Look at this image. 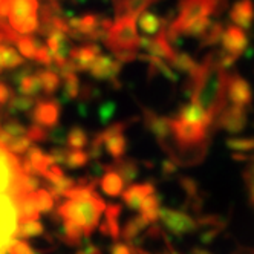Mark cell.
Segmentation results:
<instances>
[{
	"label": "cell",
	"mask_w": 254,
	"mask_h": 254,
	"mask_svg": "<svg viewBox=\"0 0 254 254\" xmlns=\"http://www.w3.org/2000/svg\"><path fill=\"white\" fill-rule=\"evenodd\" d=\"M34 60L40 63V64H45V66H51L52 64V54L49 52V49L43 45H40V48L35 52V57Z\"/></svg>",
	"instance_id": "obj_29"
},
{
	"label": "cell",
	"mask_w": 254,
	"mask_h": 254,
	"mask_svg": "<svg viewBox=\"0 0 254 254\" xmlns=\"http://www.w3.org/2000/svg\"><path fill=\"white\" fill-rule=\"evenodd\" d=\"M136 17H118L107 32L104 39L106 46L112 51V54L123 51H136L139 45V37L136 34Z\"/></svg>",
	"instance_id": "obj_4"
},
{
	"label": "cell",
	"mask_w": 254,
	"mask_h": 254,
	"mask_svg": "<svg viewBox=\"0 0 254 254\" xmlns=\"http://www.w3.org/2000/svg\"><path fill=\"white\" fill-rule=\"evenodd\" d=\"M63 78V100H74L80 95V80L77 72L67 74Z\"/></svg>",
	"instance_id": "obj_16"
},
{
	"label": "cell",
	"mask_w": 254,
	"mask_h": 254,
	"mask_svg": "<svg viewBox=\"0 0 254 254\" xmlns=\"http://www.w3.org/2000/svg\"><path fill=\"white\" fill-rule=\"evenodd\" d=\"M101 54V48L97 43H87L78 48H72L70 54H69V60L74 64L77 72H83V70H89L90 64L94 63V60Z\"/></svg>",
	"instance_id": "obj_7"
},
{
	"label": "cell",
	"mask_w": 254,
	"mask_h": 254,
	"mask_svg": "<svg viewBox=\"0 0 254 254\" xmlns=\"http://www.w3.org/2000/svg\"><path fill=\"white\" fill-rule=\"evenodd\" d=\"M5 70V64H3V56H2V45H0V74Z\"/></svg>",
	"instance_id": "obj_35"
},
{
	"label": "cell",
	"mask_w": 254,
	"mask_h": 254,
	"mask_svg": "<svg viewBox=\"0 0 254 254\" xmlns=\"http://www.w3.org/2000/svg\"><path fill=\"white\" fill-rule=\"evenodd\" d=\"M2 130H3L5 133H8L9 136H12V138L26 135V129L23 127V124H20L19 121H15V120L6 121V123L2 126Z\"/></svg>",
	"instance_id": "obj_26"
},
{
	"label": "cell",
	"mask_w": 254,
	"mask_h": 254,
	"mask_svg": "<svg viewBox=\"0 0 254 254\" xmlns=\"http://www.w3.org/2000/svg\"><path fill=\"white\" fill-rule=\"evenodd\" d=\"M121 66L123 63H120L114 56H104V54H100V56L94 60V63L90 64L89 72L90 75L97 80H117L118 74L121 72Z\"/></svg>",
	"instance_id": "obj_6"
},
{
	"label": "cell",
	"mask_w": 254,
	"mask_h": 254,
	"mask_svg": "<svg viewBox=\"0 0 254 254\" xmlns=\"http://www.w3.org/2000/svg\"><path fill=\"white\" fill-rule=\"evenodd\" d=\"M31 146H32V141L26 135H23V136L12 138L5 146V150H8L12 155H23V153L28 152V149Z\"/></svg>",
	"instance_id": "obj_22"
},
{
	"label": "cell",
	"mask_w": 254,
	"mask_h": 254,
	"mask_svg": "<svg viewBox=\"0 0 254 254\" xmlns=\"http://www.w3.org/2000/svg\"><path fill=\"white\" fill-rule=\"evenodd\" d=\"M248 187H250V193H251V201L254 205V156H253L251 166L248 170Z\"/></svg>",
	"instance_id": "obj_33"
},
{
	"label": "cell",
	"mask_w": 254,
	"mask_h": 254,
	"mask_svg": "<svg viewBox=\"0 0 254 254\" xmlns=\"http://www.w3.org/2000/svg\"><path fill=\"white\" fill-rule=\"evenodd\" d=\"M121 205L112 204V205H106L104 208V222L100 227V231L107 236L111 239H118L120 238V225L118 219L121 214Z\"/></svg>",
	"instance_id": "obj_8"
},
{
	"label": "cell",
	"mask_w": 254,
	"mask_h": 254,
	"mask_svg": "<svg viewBox=\"0 0 254 254\" xmlns=\"http://www.w3.org/2000/svg\"><path fill=\"white\" fill-rule=\"evenodd\" d=\"M8 112L9 114H22V112H29L34 107V100L31 97H12L8 103Z\"/></svg>",
	"instance_id": "obj_21"
},
{
	"label": "cell",
	"mask_w": 254,
	"mask_h": 254,
	"mask_svg": "<svg viewBox=\"0 0 254 254\" xmlns=\"http://www.w3.org/2000/svg\"><path fill=\"white\" fill-rule=\"evenodd\" d=\"M45 228L39 221H20L17 225L15 238H34L43 234Z\"/></svg>",
	"instance_id": "obj_15"
},
{
	"label": "cell",
	"mask_w": 254,
	"mask_h": 254,
	"mask_svg": "<svg viewBox=\"0 0 254 254\" xmlns=\"http://www.w3.org/2000/svg\"><path fill=\"white\" fill-rule=\"evenodd\" d=\"M26 136L34 142H40V141H46L48 139V132L45 127L39 126V124H32L29 129H26Z\"/></svg>",
	"instance_id": "obj_27"
},
{
	"label": "cell",
	"mask_w": 254,
	"mask_h": 254,
	"mask_svg": "<svg viewBox=\"0 0 254 254\" xmlns=\"http://www.w3.org/2000/svg\"><path fill=\"white\" fill-rule=\"evenodd\" d=\"M130 251H132V254H149V253H146L144 250H139V248H136V247H132Z\"/></svg>",
	"instance_id": "obj_36"
},
{
	"label": "cell",
	"mask_w": 254,
	"mask_h": 254,
	"mask_svg": "<svg viewBox=\"0 0 254 254\" xmlns=\"http://www.w3.org/2000/svg\"><path fill=\"white\" fill-rule=\"evenodd\" d=\"M75 254H87V253H86V251H84V250H80V251H77V253H75Z\"/></svg>",
	"instance_id": "obj_37"
},
{
	"label": "cell",
	"mask_w": 254,
	"mask_h": 254,
	"mask_svg": "<svg viewBox=\"0 0 254 254\" xmlns=\"http://www.w3.org/2000/svg\"><path fill=\"white\" fill-rule=\"evenodd\" d=\"M49 184H54V183H59L60 179H63L64 178V173H63V170H62V167L60 166H57V164H52V166H49L46 170H45V173L42 175Z\"/></svg>",
	"instance_id": "obj_28"
},
{
	"label": "cell",
	"mask_w": 254,
	"mask_h": 254,
	"mask_svg": "<svg viewBox=\"0 0 254 254\" xmlns=\"http://www.w3.org/2000/svg\"><path fill=\"white\" fill-rule=\"evenodd\" d=\"M17 46V49H19L20 56L23 59H29V60H34L35 57V52H37V49L40 48V42L37 39L31 37V35H20L19 39H17V42L14 43Z\"/></svg>",
	"instance_id": "obj_13"
},
{
	"label": "cell",
	"mask_w": 254,
	"mask_h": 254,
	"mask_svg": "<svg viewBox=\"0 0 254 254\" xmlns=\"http://www.w3.org/2000/svg\"><path fill=\"white\" fill-rule=\"evenodd\" d=\"M63 197H66V201L59 207V216L63 221L80 227L84 239H89L104 213V201L92 189L81 187L78 184L67 190Z\"/></svg>",
	"instance_id": "obj_2"
},
{
	"label": "cell",
	"mask_w": 254,
	"mask_h": 254,
	"mask_svg": "<svg viewBox=\"0 0 254 254\" xmlns=\"http://www.w3.org/2000/svg\"><path fill=\"white\" fill-rule=\"evenodd\" d=\"M153 191L150 184H139V186H132L126 191H123V201L127 207L132 210H138L141 202L146 199L150 193Z\"/></svg>",
	"instance_id": "obj_10"
},
{
	"label": "cell",
	"mask_w": 254,
	"mask_h": 254,
	"mask_svg": "<svg viewBox=\"0 0 254 254\" xmlns=\"http://www.w3.org/2000/svg\"><path fill=\"white\" fill-rule=\"evenodd\" d=\"M32 196H34V201H35V205H37L39 211L46 213V211L52 210L54 201H56V199L51 196V193L46 189H39L37 191L32 193Z\"/></svg>",
	"instance_id": "obj_23"
},
{
	"label": "cell",
	"mask_w": 254,
	"mask_h": 254,
	"mask_svg": "<svg viewBox=\"0 0 254 254\" xmlns=\"http://www.w3.org/2000/svg\"><path fill=\"white\" fill-rule=\"evenodd\" d=\"M112 170H115L124 183H130V181L135 179V176L138 175V167L133 161L129 159H115V166H111Z\"/></svg>",
	"instance_id": "obj_14"
},
{
	"label": "cell",
	"mask_w": 254,
	"mask_h": 254,
	"mask_svg": "<svg viewBox=\"0 0 254 254\" xmlns=\"http://www.w3.org/2000/svg\"><path fill=\"white\" fill-rule=\"evenodd\" d=\"M114 112H115V104L114 103H104L100 107V120L103 123L109 121V120H111V117L114 115Z\"/></svg>",
	"instance_id": "obj_30"
},
{
	"label": "cell",
	"mask_w": 254,
	"mask_h": 254,
	"mask_svg": "<svg viewBox=\"0 0 254 254\" xmlns=\"http://www.w3.org/2000/svg\"><path fill=\"white\" fill-rule=\"evenodd\" d=\"M9 11V0H0V17L6 19Z\"/></svg>",
	"instance_id": "obj_34"
},
{
	"label": "cell",
	"mask_w": 254,
	"mask_h": 254,
	"mask_svg": "<svg viewBox=\"0 0 254 254\" xmlns=\"http://www.w3.org/2000/svg\"><path fill=\"white\" fill-rule=\"evenodd\" d=\"M156 199L155 197H152V196H147L144 201L141 202V205H139V208H141V216L146 219L147 222H150V221H155V217H156Z\"/></svg>",
	"instance_id": "obj_24"
},
{
	"label": "cell",
	"mask_w": 254,
	"mask_h": 254,
	"mask_svg": "<svg viewBox=\"0 0 254 254\" xmlns=\"http://www.w3.org/2000/svg\"><path fill=\"white\" fill-rule=\"evenodd\" d=\"M37 74V78H39V83H40V87H42V92L51 95L54 92H57V89L62 83V78L60 75L57 74L56 70L52 69H45V70H39L35 72Z\"/></svg>",
	"instance_id": "obj_12"
},
{
	"label": "cell",
	"mask_w": 254,
	"mask_h": 254,
	"mask_svg": "<svg viewBox=\"0 0 254 254\" xmlns=\"http://www.w3.org/2000/svg\"><path fill=\"white\" fill-rule=\"evenodd\" d=\"M37 0H9V26L17 35H31L39 29Z\"/></svg>",
	"instance_id": "obj_3"
},
{
	"label": "cell",
	"mask_w": 254,
	"mask_h": 254,
	"mask_svg": "<svg viewBox=\"0 0 254 254\" xmlns=\"http://www.w3.org/2000/svg\"><path fill=\"white\" fill-rule=\"evenodd\" d=\"M146 225H147V221L144 219L142 216H138V217H133L132 221H129L126 224V227H124V230H123V233H121V236L123 238L127 241V242H132L136 236L146 228Z\"/></svg>",
	"instance_id": "obj_18"
},
{
	"label": "cell",
	"mask_w": 254,
	"mask_h": 254,
	"mask_svg": "<svg viewBox=\"0 0 254 254\" xmlns=\"http://www.w3.org/2000/svg\"><path fill=\"white\" fill-rule=\"evenodd\" d=\"M2 56H3V64L6 69H17L23 64V57L15 51L11 45H2Z\"/></svg>",
	"instance_id": "obj_19"
},
{
	"label": "cell",
	"mask_w": 254,
	"mask_h": 254,
	"mask_svg": "<svg viewBox=\"0 0 254 254\" xmlns=\"http://www.w3.org/2000/svg\"><path fill=\"white\" fill-rule=\"evenodd\" d=\"M19 214L20 221H39L40 211L35 205L32 193H23L19 199Z\"/></svg>",
	"instance_id": "obj_11"
},
{
	"label": "cell",
	"mask_w": 254,
	"mask_h": 254,
	"mask_svg": "<svg viewBox=\"0 0 254 254\" xmlns=\"http://www.w3.org/2000/svg\"><path fill=\"white\" fill-rule=\"evenodd\" d=\"M32 120L45 129H54L60 120V104L54 100H39L32 107Z\"/></svg>",
	"instance_id": "obj_5"
},
{
	"label": "cell",
	"mask_w": 254,
	"mask_h": 254,
	"mask_svg": "<svg viewBox=\"0 0 254 254\" xmlns=\"http://www.w3.org/2000/svg\"><path fill=\"white\" fill-rule=\"evenodd\" d=\"M138 25H139L141 31L146 32V34H153L158 29V20H156V17L152 15V14H147V12H144V14L139 15Z\"/></svg>",
	"instance_id": "obj_25"
},
{
	"label": "cell",
	"mask_w": 254,
	"mask_h": 254,
	"mask_svg": "<svg viewBox=\"0 0 254 254\" xmlns=\"http://www.w3.org/2000/svg\"><path fill=\"white\" fill-rule=\"evenodd\" d=\"M87 142H89V136L80 127H74L66 135V146L69 149H83L84 146H87Z\"/></svg>",
	"instance_id": "obj_20"
},
{
	"label": "cell",
	"mask_w": 254,
	"mask_h": 254,
	"mask_svg": "<svg viewBox=\"0 0 254 254\" xmlns=\"http://www.w3.org/2000/svg\"><path fill=\"white\" fill-rule=\"evenodd\" d=\"M98 184L101 187V190L109 194V196H118L123 193V189H124V181L123 178L115 172L112 170L111 167H106V172L103 173L101 179L98 181Z\"/></svg>",
	"instance_id": "obj_9"
},
{
	"label": "cell",
	"mask_w": 254,
	"mask_h": 254,
	"mask_svg": "<svg viewBox=\"0 0 254 254\" xmlns=\"http://www.w3.org/2000/svg\"><path fill=\"white\" fill-rule=\"evenodd\" d=\"M12 90L11 87L3 83V81H0V104H6L11 98H12Z\"/></svg>",
	"instance_id": "obj_31"
},
{
	"label": "cell",
	"mask_w": 254,
	"mask_h": 254,
	"mask_svg": "<svg viewBox=\"0 0 254 254\" xmlns=\"http://www.w3.org/2000/svg\"><path fill=\"white\" fill-rule=\"evenodd\" d=\"M20 178V161L0 146V254H6L20 222L19 199L25 193Z\"/></svg>",
	"instance_id": "obj_1"
},
{
	"label": "cell",
	"mask_w": 254,
	"mask_h": 254,
	"mask_svg": "<svg viewBox=\"0 0 254 254\" xmlns=\"http://www.w3.org/2000/svg\"><path fill=\"white\" fill-rule=\"evenodd\" d=\"M90 156L87 152H84L83 149H69L66 153V161L64 166L69 169H81L89 162Z\"/></svg>",
	"instance_id": "obj_17"
},
{
	"label": "cell",
	"mask_w": 254,
	"mask_h": 254,
	"mask_svg": "<svg viewBox=\"0 0 254 254\" xmlns=\"http://www.w3.org/2000/svg\"><path fill=\"white\" fill-rule=\"evenodd\" d=\"M111 254H132L130 251V247L127 244H123V242H117L112 245L111 248Z\"/></svg>",
	"instance_id": "obj_32"
}]
</instances>
